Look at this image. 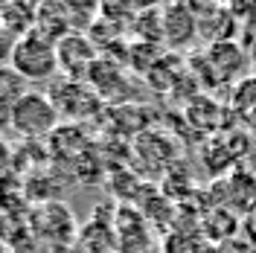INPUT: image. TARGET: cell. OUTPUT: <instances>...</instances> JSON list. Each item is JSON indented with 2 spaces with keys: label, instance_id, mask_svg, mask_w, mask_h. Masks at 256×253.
<instances>
[{
  "label": "cell",
  "instance_id": "1",
  "mask_svg": "<svg viewBox=\"0 0 256 253\" xmlns=\"http://www.w3.org/2000/svg\"><path fill=\"white\" fill-rule=\"evenodd\" d=\"M58 122L62 116L56 111V105L50 102L47 94H38V90H26L9 108V126L24 140H41L47 134H56Z\"/></svg>",
  "mask_w": 256,
  "mask_h": 253
},
{
  "label": "cell",
  "instance_id": "2",
  "mask_svg": "<svg viewBox=\"0 0 256 253\" xmlns=\"http://www.w3.org/2000/svg\"><path fill=\"white\" fill-rule=\"evenodd\" d=\"M9 67L15 70L18 79L24 82H50L58 73L56 44L47 41L44 35H38V32H30V35L15 41L12 56H9Z\"/></svg>",
  "mask_w": 256,
  "mask_h": 253
},
{
  "label": "cell",
  "instance_id": "3",
  "mask_svg": "<svg viewBox=\"0 0 256 253\" xmlns=\"http://www.w3.org/2000/svg\"><path fill=\"white\" fill-rule=\"evenodd\" d=\"M50 102L56 105V111L62 120H70V122H82V120H90L94 114L102 111V99L90 84L76 79H67L62 76V82H56L50 88Z\"/></svg>",
  "mask_w": 256,
  "mask_h": 253
},
{
  "label": "cell",
  "instance_id": "4",
  "mask_svg": "<svg viewBox=\"0 0 256 253\" xmlns=\"http://www.w3.org/2000/svg\"><path fill=\"white\" fill-rule=\"evenodd\" d=\"M56 56H58V70L67 79L84 82L88 70L94 67V62L99 58V50L94 47V41L82 32H70L56 44Z\"/></svg>",
  "mask_w": 256,
  "mask_h": 253
},
{
  "label": "cell",
  "instance_id": "5",
  "mask_svg": "<svg viewBox=\"0 0 256 253\" xmlns=\"http://www.w3.org/2000/svg\"><path fill=\"white\" fill-rule=\"evenodd\" d=\"M198 38V18L186 3L163 6V44L169 50H184Z\"/></svg>",
  "mask_w": 256,
  "mask_h": 253
},
{
  "label": "cell",
  "instance_id": "6",
  "mask_svg": "<svg viewBox=\"0 0 256 253\" xmlns=\"http://www.w3.org/2000/svg\"><path fill=\"white\" fill-rule=\"evenodd\" d=\"M38 35H44L47 41L58 44L64 35L73 32V20L67 12V3H38L35 6V30Z\"/></svg>",
  "mask_w": 256,
  "mask_h": 253
},
{
  "label": "cell",
  "instance_id": "7",
  "mask_svg": "<svg viewBox=\"0 0 256 253\" xmlns=\"http://www.w3.org/2000/svg\"><path fill=\"white\" fill-rule=\"evenodd\" d=\"M207 62L222 79H233L248 67V56L242 52V47L236 41H222V44H210Z\"/></svg>",
  "mask_w": 256,
  "mask_h": 253
},
{
  "label": "cell",
  "instance_id": "8",
  "mask_svg": "<svg viewBox=\"0 0 256 253\" xmlns=\"http://www.w3.org/2000/svg\"><path fill=\"white\" fill-rule=\"evenodd\" d=\"M224 201L236 206V212H254L256 210V178L250 172H233V178L224 184Z\"/></svg>",
  "mask_w": 256,
  "mask_h": 253
},
{
  "label": "cell",
  "instance_id": "9",
  "mask_svg": "<svg viewBox=\"0 0 256 253\" xmlns=\"http://www.w3.org/2000/svg\"><path fill=\"white\" fill-rule=\"evenodd\" d=\"M128 32L137 38V44L160 47L163 44V6H140Z\"/></svg>",
  "mask_w": 256,
  "mask_h": 253
},
{
  "label": "cell",
  "instance_id": "10",
  "mask_svg": "<svg viewBox=\"0 0 256 253\" xmlns=\"http://www.w3.org/2000/svg\"><path fill=\"white\" fill-rule=\"evenodd\" d=\"M0 26L15 35V38H24L35 30V6L32 3H6L0 6Z\"/></svg>",
  "mask_w": 256,
  "mask_h": 253
},
{
  "label": "cell",
  "instance_id": "11",
  "mask_svg": "<svg viewBox=\"0 0 256 253\" xmlns=\"http://www.w3.org/2000/svg\"><path fill=\"white\" fill-rule=\"evenodd\" d=\"M24 94H26V82L18 79L9 64H0V111H9Z\"/></svg>",
  "mask_w": 256,
  "mask_h": 253
},
{
  "label": "cell",
  "instance_id": "12",
  "mask_svg": "<svg viewBox=\"0 0 256 253\" xmlns=\"http://www.w3.org/2000/svg\"><path fill=\"white\" fill-rule=\"evenodd\" d=\"M166 52H160L158 47H152V44H131L128 47V58H126V64L134 70V73H148V70H154V64L163 58Z\"/></svg>",
  "mask_w": 256,
  "mask_h": 253
},
{
  "label": "cell",
  "instance_id": "13",
  "mask_svg": "<svg viewBox=\"0 0 256 253\" xmlns=\"http://www.w3.org/2000/svg\"><path fill=\"white\" fill-rule=\"evenodd\" d=\"M207 244L201 236H190V233H178V236L166 238V253H204Z\"/></svg>",
  "mask_w": 256,
  "mask_h": 253
},
{
  "label": "cell",
  "instance_id": "14",
  "mask_svg": "<svg viewBox=\"0 0 256 253\" xmlns=\"http://www.w3.org/2000/svg\"><path fill=\"white\" fill-rule=\"evenodd\" d=\"M12 158H15L12 146L6 142V137H0V178L9 174V169H12Z\"/></svg>",
  "mask_w": 256,
  "mask_h": 253
},
{
  "label": "cell",
  "instance_id": "15",
  "mask_svg": "<svg viewBox=\"0 0 256 253\" xmlns=\"http://www.w3.org/2000/svg\"><path fill=\"white\" fill-rule=\"evenodd\" d=\"M15 35H9V32L0 26V64H9V56H12V47H15Z\"/></svg>",
  "mask_w": 256,
  "mask_h": 253
},
{
  "label": "cell",
  "instance_id": "16",
  "mask_svg": "<svg viewBox=\"0 0 256 253\" xmlns=\"http://www.w3.org/2000/svg\"><path fill=\"white\" fill-rule=\"evenodd\" d=\"M244 20H248V24H254V26H256V3H250V6H244Z\"/></svg>",
  "mask_w": 256,
  "mask_h": 253
},
{
  "label": "cell",
  "instance_id": "17",
  "mask_svg": "<svg viewBox=\"0 0 256 253\" xmlns=\"http://www.w3.org/2000/svg\"><path fill=\"white\" fill-rule=\"evenodd\" d=\"M9 128H12V126H9V111H0V137H3Z\"/></svg>",
  "mask_w": 256,
  "mask_h": 253
},
{
  "label": "cell",
  "instance_id": "18",
  "mask_svg": "<svg viewBox=\"0 0 256 253\" xmlns=\"http://www.w3.org/2000/svg\"><path fill=\"white\" fill-rule=\"evenodd\" d=\"M3 250H6V244H3V238H0V253H3Z\"/></svg>",
  "mask_w": 256,
  "mask_h": 253
},
{
  "label": "cell",
  "instance_id": "19",
  "mask_svg": "<svg viewBox=\"0 0 256 253\" xmlns=\"http://www.w3.org/2000/svg\"><path fill=\"white\" fill-rule=\"evenodd\" d=\"M250 218H254V224H256V210H254V212H250Z\"/></svg>",
  "mask_w": 256,
  "mask_h": 253
}]
</instances>
